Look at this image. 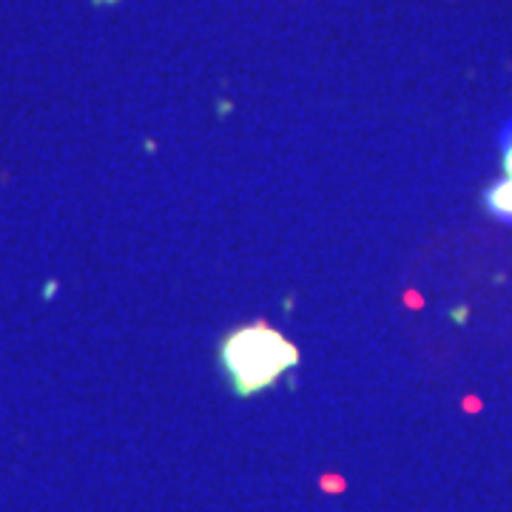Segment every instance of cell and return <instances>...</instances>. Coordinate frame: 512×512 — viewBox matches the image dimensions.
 Instances as JSON below:
<instances>
[{
	"label": "cell",
	"mask_w": 512,
	"mask_h": 512,
	"mask_svg": "<svg viewBox=\"0 0 512 512\" xmlns=\"http://www.w3.org/2000/svg\"><path fill=\"white\" fill-rule=\"evenodd\" d=\"M299 350L265 322L234 330L222 345V367L239 396L259 393L291 370Z\"/></svg>",
	"instance_id": "cell-1"
},
{
	"label": "cell",
	"mask_w": 512,
	"mask_h": 512,
	"mask_svg": "<svg viewBox=\"0 0 512 512\" xmlns=\"http://www.w3.org/2000/svg\"><path fill=\"white\" fill-rule=\"evenodd\" d=\"M504 168H507V174H510V180H512V146L507 148V157H504Z\"/></svg>",
	"instance_id": "cell-3"
},
{
	"label": "cell",
	"mask_w": 512,
	"mask_h": 512,
	"mask_svg": "<svg viewBox=\"0 0 512 512\" xmlns=\"http://www.w3.org/2000/svg\"><path fill=\"white\" fill-rule=\"evenodd\" d=\"M487 205H490V211L498 220L512 225V180H504V183L495 185L493 191L487 194Z\"/></svg>",
	"instance_id": "cell-2"
}]
</instances>
